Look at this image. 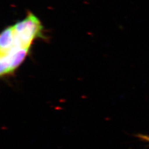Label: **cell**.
<instances>
[{
    "instance_id": "cell-1",
    "label": "cell",
    "mask_w": 149,
    "mask_h": 149,
    "mask_svg": "<svg viewBox=\"0 0 149 149\" xmlns=\"http://www.w3.org/2000/svg\"><path fill=\"white\" fill-rule=\"evenodd\" d=\"M13 27L15 39L13 45L18 48L30 50L33 41L43 36V26L39 19L32 13L23 21L17 22Z\"/></svg>"
},
{
    "instance_id": "cell-3",
    "label": "cell",
    "mask_w": 149,
    "mask_h": 149,
    "mask_svg": "<svg viewBox=\"0 0 149 149\" xmlns=\"http://www.w3.org/2000/svg\"><path fill=\"white\" fill-rule=\"evenodd\" d=\"M142 138H145V139H147L148 140V141H149V137H146V136H143Z\"/></svg>"
},
{
    "instance_id": "cell-2",
    "label": "cell",
    "mask_w": 149,
    "mask_h": 149,
    "mask_svg": "<svg viewBox=\"0 0 149 149\" xmlns=\"http://www.w3.org/2000/svg\"><path fill=\"white\" fill-rule=\"evenodd\" d=\"M15 39V29L13 26L6 28L3 30L0 38L1 54L4 53L12 47Z\"/></svg>"
}]
</instances>
